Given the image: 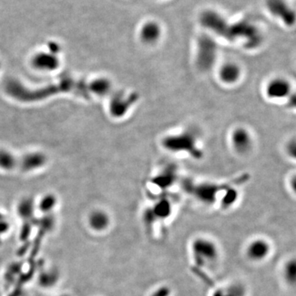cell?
Returning <instances> with one entry per match:
<instances>
[{
    "label": "cell",
    "instance_id": "20",
    "mask_svg": "<svg viewBox=\"0 0 296 296\" xmlns=\"http://www.w3.org/2000/svg\"><path fill=\"white\" fill-rule=\"evenodd\" d=\"M171 290L167 286H161L155 289L149 296H170Z\"/></svg>",
    "mask_w": 296,
    "mask_h": 296
},
{
    "label": "cell",
    "instance_id": "2",
    "mask_svg": "<svg viewBox=\"0 0 296 296\" xmlns=\"http://www.w3.org/2000/svg\"><path fill=\"white\" fill-rule=\"evenodd\" d=\"M162 146L170 153H185L195 159L203 157V152L198 146L197 138L190 131L165 137L162 140Z\"/></svg>",
    "mask_w": 296,
    "mask_h": 296
},
{
    "label": "cell",
    "instance_id": "18",
    "mask_svg": "<svg viewBox=\"0 0 296 296\" xmlns=\"http://www.w3.org/2000/svg\"><path fill=\"white\" fill-rule=\"evenodd\" d=\"M283 277L286 283L294 286L296 281V262L294 258L288 260L283 267Z\"/></svg>",
    "mask_w": 296,
    "mask_h": 296
},
{
    "label": "cell",
    "instance_id": "13",
    "mask_svg": "<svg viewBox=\"0 0 296 296\" xmlns=\"http://www.w3.org/2000/svg\"><path fill=\"white\" fill-rule=\"evenodd\" d=\"M88 225L95 232L106 231L110 226V216L103 211H95L89 216Z\"/></svg>",
    "mask_w": 296,
    "mask_h": 296
},
{
    "label": "cell",
    "instance_id": "9",
    "mask_svg": "<svg viewBox=\"0 0 296 296\" xmlns=\"http://www.w3.org/2000/svg\"><path fill=\"white\" fill-rule=\"evenodd\" d=\"M266 6L272 14L281 18L286 25L294 24V12L285 0H267Z\"/></svg>",
    "mask_w": 296,
    "mask_h": 296
},
{
    "label": "cell",
    "instance_id": "12",
    "mask_svg": "<svg viewBox=\"0 0 296 296\" xmlns=\"http://www.w3.org/2000/svg\"><path fill=\"white\" fill-rule=\"evenodd\" d=\"M241 69L235 63L223 64L219 70V78L225 84H235L240 79Z\"/></svg>",
    "mask_w": 296,
    "mask_h": 296
},
{
    "label": "cell",
    "instance_id": "11",
    "mask_svg": "<svg viewBox=\"0 0 296 296\" xmlns=\"http://www.w3.org/2000/svg\"><path fill=\"white\" fill-rule=\"evenodd\" d=\"M161 26L156 21H147L144 23L140 30V38L142 42L146 44L157 43L161 36Z\"/></svg>",
    "mask_w": 296,
    "mask_h": 296
},
{
    "label": "cell",
    "instance_id": "6",
    "mask_svg": "<svg viewBox=\"0 0 296 296\" xmlns=\"http://www.w3.org/2000/svg\"><path fill=\"white\" fill-rule=\"evenodd\" d=\"M271 252V243L263 238H256L248 243L245 255L251 262H261L268 258Z\"/></svg>",
    "mask_w": 296,
    "mask_h": 296
},
{
    "label": "cell",
    "instance_id": "15",
    "mask_svg": "<svg viewBox=\"0 0 296 296\" xmlns=\"http://www.w3.org/2000/svg\"><path fill=\"white\" fill-rule=\"evenodd\" d=\"M152 207L157 220H165L172 214V204L167 199H159Z\"/></svg>",
    "mask_w": 296,
    "mask_h": 296
},
{
    "label": "cell",
    "instance_id": "7",
    "mask_svg": "<svg viewBox=\"0 0 296 296\" xmlns=\"http://www.w3.org/2000/svg\"><path fill=\"white\" fill-rule=\"evenodd\" d=\"M201 21L205 28L211 30L214 33L228 39L230 24L219 13L213 11H207L202 14Z\"/></svg>",
    "mask_w": 296,
    "mask_h": 296
},
{
    "label": "cell",
    "instance_id": "3",
    "mask_svg": "<svg viewBox=\"0 0 296 296\" xmlns=\"http://www.w3.org/2000/svg\"><path fill=\"white\" fill-rule=\"evenodd\" d=\"M229 186V184L225 185L211 183L198 184L188 181L184 183V189L201 203L207 205H212L217 200L218 194L224 192L225 189Z\"/></svg>",
    "mask_w": 296,
    "mask_h": 296
},
{
    "label": "cell",
    "instance_id": "5",
    "mask_svg": "<svg viewBox=\"0 0 296 296\" xmlns=\"http://www.w3.org/2000/svg\"><path fill=\"white\" fill-rule=\"evenodd\" d=\"M241 39L244 40V45L252 48H256L262 43V35L256 26L249 21H243L235 25H230L228 40Z\"/></svg>",
    "mask_w": 296,
    "mask_h": 296
},
{
    "label": "cell",
    "instance_id": "10",
    "mask_svg": "<svg viewBox=\"0 0 296 296\" xmlns=\"http://www.w3.org/2000/svg\"><path fill=\"white\" fill-rule=\"evenodd\" d=\"M231 143L237 153L244 154L250 150L253 144L251 134L247 129L237 128L231 134Z\"/></svg>",
    "mask_w": 296,
    "mask_h": 296
},
{
    "label": "cell",
    "instance_id": "16",
    "mask_svg": "<svg viewBox=\"0 0 296 296\" xmlns=\"http://www.w3.org/2000/svg\"><path fill=\"white\" fill-rule=\"evenodd\" d=\"M212 296H246V289L240 283H232L227 286L218 288Z\"/></svg>",
    "mask_w": 296,
    "mask_h": 296
},
{
    "label": "cell",
    "instance_id": "17",
    "mask_svg": "<svg viewBox=\"0 0 296 296\" xmlns=\"http://www.w3.org/2000/svg\"><path fill=\"white\" fill-rule=\"evenodd\" d=\"M239 198V192L234 187L230 186L225 189L223 196L220 200V207L222 209H229L235 205Z\"/></svg>",
    "mask_w": 296,
    "mask_h": 296
},
{
    "label": "cell",
    "instance_id": "19",
    "mask_svg": "<svg viewBox=\"0 0 296 296\" xmlns=\"http://www.w3.org/2000/svg\"><path fill=\"white\" fill-rule=\"evenodd\" d=\"M142 219L146 232L152 233L156 226V223L158 221L152 207H146V209L144 210Z\"/></svg>",
    "mask_w": 296,
    "mask_h": 296
},
{
    "label": "cell",
    "instance_id": "1",
    "mask_svg": "<svg viewBox=\"0 0 296 296\" xmlns=\"http://www.w3.org/2000/svg\"><path fill=\"white\" fill-rule=\"evenodd\" d=\"M191 254L195 265L199 268H205L217 262L220 258V250L212 239L199 236L191 243Z\"/></svg>",
    "mask_w": 296,
    "mask_h": 296
},
{
    "label": "cell",
    "instance_id": "4",
    "mask_svg": "<svg viewBox=\"0 0 296 296\" xmlns=\"http://www.w3.org/2000/svg\"><path fill=\"white\" fill-rule=\"evenodd\" d=\"M217 58V44L213 39L207 35L200 36L198 40L197 67L203 72L212 69Z\"/></svg>",
    "mask_w": 296,
    "mask_h": 296
},
{
    "label": "cell",
    "instance_id": "8",
    "mask_svg": "<svg viewBox=\"0 0 296 296\" xmlns=\"http://www.w3.org/2000/svg\"><path fill=\"white\" fill-rule=\"evenodd\" d=\"M265 93L270 100L285 99L291 93V85L286 79L277 78L267 83Z\"/></svg>",
    "mask_w": 296,
    "mask_h": 296
},
{
    "label": "cell",
    "instance_id": "14",
    "mask_svg": "<svg viewBox=\"0 0 296 296\" xmlns=\"http://www.w3.org/2000/svg\"><path fill=\"white\" fill-rule=\"evenodd\" d=\"M177 180V174L176 168L173 166L165 168L163 171L157 175L153 180V184L161 189L171 187Z\"/></svg>",
    "mask_w": 296,
    "mask_h": 296
}]
</instances>
